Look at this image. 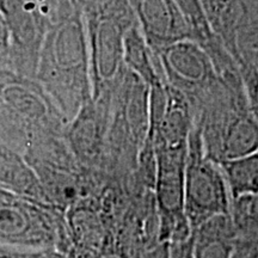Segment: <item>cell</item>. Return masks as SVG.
<instances>
[{
    "mask_svg": "<svg viewBox=\"0 0 258 258\" xmlns=\"http://www.w3.org/2000/svg\"><path fill=\"white\" fill-rule=\"evenodd\" d=\"M35 79L55 103L67 124L92 98L85 21L78 3L59 4L56 21L42 43Z\"/></svg>",
    "mask_w": 258,
    "mask_h": 258,
    "instance_id": "cell-1",
    "label": "cell"
},
{
    "mask_svg": "<svg viewBox=\"0 0 258 258\" xmlns=\"http://www.w3.org/2000/svg\"><path fill=\"white\" fill-rule=\"evenodd\" d=\"M67 121L36 79L0 70V139L23 154L31 141L63 135Z\"/></svg>",
    "mask_w": 258,
    "mask_h": 258,
    "instance_id": "cell-2",
    "label": "cell"
},
{
    "mask_svg": "<svg viewBox=\"0 0 258 258\" xmlns=\"http://www.w3.org/2000/svg\"><path fill=\"white\" fill-rule=\"evenodd\" d=\"M83 12L92 98H97L112 88L125 67L124 37L138 22L127 0H104Z\"/></svg>",
    "mask_w": 258,
    "mask_h": 258,
    "instance_id": "cell-3",
    "label": "cell"
},
{
    "mask_svg": "<svg viewBox=\"0 0 258 258\" xmlns=\"http://www.w3.org/2000/svg\"><path fill=\"white\" fill-rule=\"evenodd\" d=\"M156 201L160 219L159 241L184 239L191 234L184 215V175L189 137L153 134Z\"/></svg>",
    "mask_w": 258,
    "mask_h": 258,
    "instance_id": "cell-4",
    "label": "cell"
},
{
    "mask_svg": "<svg viewBox=\"0 0 258 258\" xmlns=\"http://www.w3.org/2000/svg\"><path fill=\"white\" fill-rule=\"evenodd\" d=\"M231 194L219 163L207 156L194 118L184 175V215L190 230L219 217H231Z\"/></svg>",
    "mask_w": 258,
    "mask_h": 258,
    "instance_id": "cell-5",
    "label": "cell"
},
{
    "mask_svg": "<svg viewBox=\"0 0 258 258\" xmlns=\"http://www.w3.org/2000/svg\"><path fill=\"white\" fill-rule=\"evenodd\" d=\"M62 241L57 208L0 188V243L61 251Z\"/></svg>",
    "mask_w": 258,
    "mask_h": 258,
    "instance_id": "cell-6",
    "label": "cell"
},
{
    "mask_svg": "<svg viewBox=\"0 0 258 258\" xmlns=\"http://www.w3.org/2000/svg\"><path fill=\"white\" fill-rule=\"evenodd\" d=\"M10 38L11 71L35 79L40 50L53 21L41 0H0Z\"/></svg>",
    "mask_w": 258,
    "mask_h": 258,
    "instance_id": "cell-7",
    "label": "cell"
},
{
    "mask_svg": "<svg viewBox=\"0 0 258 258\" xmlns=\"http://www.w3.org/2000/svg\"><path fill=\"white\" fill-rule=\"evenodd\" d=\"M153 51L165 83L185 96L192 110L218 83L220 74L198 42L183 40Z\"/></svg>",
    "mask_w": 258,
    "mask_h": 258,
    "instance_id": "cell-8",
    "label": "cell"
},
{
    "mask_svg": "<svg viewBox=\"0 0 258 258\" xmlns=\"http://www.w3.org/2000/svg\"><path fill=\"white\" fill-rule=\"evenodd\" d=\"M127 2L148 46L153 50L183 40H192L191 30L175 0Z\"/></svg>",
    "mask_w": 258,
    "mask_h": 258,
    "instance_id": "cell-9",
    "label": "cell"
},
{
    "mask_svg": "<svg viewBox=\"0 0 258 258\" xmlns=\"http://www.w3.org/2000/svg\"><path fill=\"white\" fill-rule=\"evenodd\" d=\"M0 188L53 206L40 179L21 152L0 139ZM56 208V207H55Z\"/></svg>",
    "mask_w": 258,
    "mask_h": 258,
    "instance_id": "cell-10",
    "label": "cell"
},
{
    "mask_svg": "<svg viewBox=\"0 0 258 258\" xmlns=\"http://www.w3.org/2000/svg\"><path fill=\"white\" fill-rule=\"evenodd\" d=\"M194 258H232L234 231L231 217L214 218L192 231Z\"/></svg>",
    "mask_w": 258,
    "mask_h": 258,
    "instance_id": "cell-11",
    "label": "cell"
},
{
    "mask_svg": "<svg viewBox=\"0 0 258 258\" xmlns=\"http://www.w3.org/2000/svg\"><path fill=\"white\" fill-rule=\"evenodd\" d=\"M123 61L124 66L137 74L148 88L165 83L159 60L148 46L138 23L129 29L124 37Z\"/></svg>",
    "mask_w": 258,
    "mask_h": 258,
    "instance_id": "cell-12",
    "label": "cell"
},
{
    "mask_svg": "<svg viewBox=\"0 0 258 258\" xmlns=\"http://www.w3.org/2000/svg\"><path fill=\"white\" fill-rule=\"evenodd\" d=\"M213 34L233 57L237 56V25L240 16L239 0H200Z\"/></svg>",
    "mask_w": 258,
    "mask_h": 258,
    "instance_id": "cell-13",
    "label": "cell"
},
{
    "mask_svg": "<svg viewBox=\"0 0 258 258\" xmlns=\"http://www.w3.org/2000/svg\"><path fill=\"white\" fill-rule=\"evenodd\" d=\"M233 201L258 194V151L219 163Z\"/></svg>",
    "mask_w": 258,
    "mask_h": 258,
    "instance_id": "cell-14",
    "label": "cell"
},
{
    "mask_svg": "<svg viewBox=\"0 0 258 258\" xmlns=\"http://www.w3.org/2000/svg\"><path fill=\"white\" fill-rule=\"evenodd\" d=\"M237 25V54L239 50H258V0H239Z\"/></svg>",
    "mask_w": 258,
    "mask_h": 258,
    "instance_id": "cell-15",
    "label": "cell"
},
{
    "mask_svg": "<svg viewBox=\"0 0 258 258\" xmlns=\"http://www.w3.org/2000/svg\"><path fill=\"white\" fill-rule=\"evenodd\" d=\"M234 61L251 111L258 115V50H239Z\"/></svg>",
    "mask_w": 258,
    "mask_h": 258,
    "instance_id": "cell-16",
    "label": "cell"
},
{
    "mask_svg": "<svg viewBox=\"0 0 258 258\" xmlns=\"http://www.w3.org/2000/svg\"><path fill=\"white\" fill-rule=\"evenodd\" d=\"M0 258H70L62 251L53 249L15 246L0 243Z\"/></svg>",
    "mask_w": 258,
    "mask_h": 258,
    "instance_id": "cell-17",
    "label": "cell"
},
{
    "mask_svg": "<svg viewBox=\"0 0 258 258\" xmlns=\"http://www.w3.org/2000/svg\"><path fill=\"white\" fill-rule=\"evenodd\" d=\"M235 202L243 203L245 222L251 228L252 234H258V194L254 196H250V198L238 200Z\"/></svg>",
    "mask_w": 258,
    "mask_h": 258,
    "instance_id": "cell-18",
    "label": "cell"
},
{
    "mask_svg": "<svg viewBox=\"0 0 258 258\" xmlns=\"http://www.w3.org/2000/svg\"><path fill=\"white\" fill-rule=\"evenodd\" d=\"M232 258H258V234L235 240Z\"/></svg>",
    "mask_w": 258,
    "mask_h": 258,
    "instance_id": "cell-19",
    "label": "cell"
},
{
    "mask_svg": "<svg viewBox=\"0 0 258 258\" xmlns=\"http://www.w3.org/2000/svg\"><path fill=\"white\" fill-rule=\"evenodd\" d=\"M0 70L11 71V60H10V38L8 28H6L4 17L0 12Z\"/></svg>",
    "mask_w": 258,
    "mask_h": 258,
    "instance_id": "cell-20",
    "label": "cell"
},
{
    "mask_svg": "<svg viewBox=\"0 0 258 258\" xmlns=\"http://www.w3.org/2000/svg\"><path fill=\"white\" fill-rule=\"evenodd\" d=\"M192 244H194L192 232L188 238L171 241L170 258H194Z\"/></svg>",
    "mask_w": 258,
    "mask_h": 258,
    "instance_id": "cell-21",
    "label": "cell"
},
{
    "mask_svg": "<svg viewBox=\"0 0 258 258\" xmlns=\"http://www.w3.org/2000/svg\"><path fill=\"white\" fill-rule=\"evenodd\" d=\"M170 241H159L152 249L139 256L138 258H170Z\"/></svg>",
    "mask_w": 258,
    "mask_h": 258,
    "instance_id": "cell-22",
    "label": "cell"
},
{
    "mask_svg": "<svg viewBox=\"0 0 258 258\" xmlns=\"http://www.w3.org/2000/svg\"><path fill=\"white\" fill-rule=\"evenodd\" d=\"M42 5H43L44 10L47 11V14L49 15L51 21H56L57 18V12H59V5H57V0H41Z\"/></svg>",
    "mask_w": 258,
    "mask_h": 258,
    "instance_id": "cell-23",
    "label": "cell"
},
{
    "mask_svg": "<svg viewBox=\"0 0 258 258\" xmlns=\"http://www.w3.org/2000/svg\"><path fill=\"white\" fill-rule=\"evenodd\" d=\"M104 2V0H77V3L82 6L83 10L88 9V8H91V6H95V5H98L101 4V3Z\"/></svg>",
    "mask_w": 258,
    "mask_h": 258,
    "instance_id": "cell-24",
    "label": "cell"
},
{
    "mask_svg": "<svg viewBox=\"0 0 258 258\" xmlns=\"http://www.w3.org/2000/svg\"><path fill=\"white\" fill-rule=\"evenodd\" d=\"M62 2H67V0H57V5H59V3H62Z\"/></svg>",
    "mask_w": 258,
    "mask_h": 258,
    "instance_id": "cell-25",
    "label": "cell"
}]
</instances>
